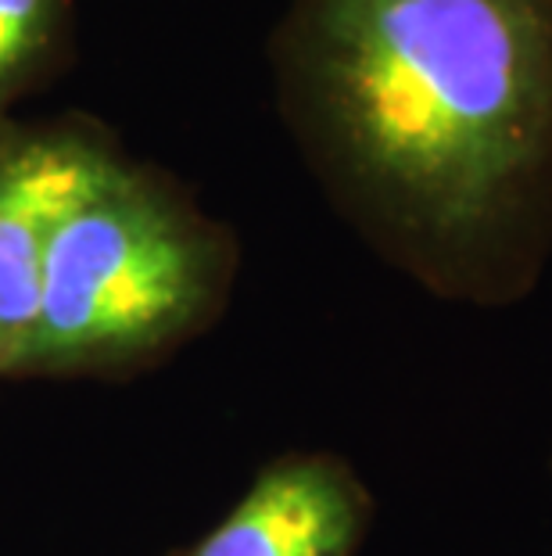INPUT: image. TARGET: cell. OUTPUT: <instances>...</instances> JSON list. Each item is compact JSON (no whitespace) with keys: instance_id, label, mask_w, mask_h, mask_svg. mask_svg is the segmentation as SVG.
Returning <instances> with one entry per match:
<instances>
[{"instance_id":"obj_2","label":"cell","mask_w":552,"mask_h":556,"mask_svg":"<svg viewBox=\"0 0 552 556\" xmlns=\"http://www.w3.org/2000/svg\"><path fill=\"white\" fill-rule=\"evenodd\" d=\"M238 269L233 227L119 148L54 230L40 316L11 381L144 374L219 324Z\"/></svg>"},{"instance_id":"obj_1","label":"cell","mask_w":552,"mask_h":556,"mask_svg":"<svg viewBox=\"0 0 552 556\" xmlns=\"http://www.w3.org/2000/svg\"><path fill=\"white\" fill-rule=\"evenodd\" d=\"M277 109L334 212L441 302L502 309L552 258V0H291Z\"/></svg>"},{"instance_id":"obj_3","label":"cell","mask_w":552,"mask_h":556,"mask_svg":"<svg viewBox=\"0 0 552 556\" xmlns=\"http://www.w3.org/2000/svg\"><path fill=\"white\" fill-rule=\"evenodd\" d=\"M123 144L104 123H0V381H11L40 316L47 252L65 212Z\"/></svg>"},{"instance_id":"obj_4","label":"cell","mask_w":552,"mask_h":556,"mask_svg":"<svg viewBox=\"0 0 552 556\" xmlns=\"http://www.w3.org/2000/svg\"><path fill=\"white\" fill-rule=\"evenodd\" d=\"M373 492L345 456L295 448L258 467L233 510L176 556H359Z\"/></svg>"},{"instance_id":"obj_5","label":"cell","mask_w":552,"mask_h":556,"mask_svg":"<svg viewBox=\"0 0 552 556\" xmlns=\"http://www.w3.org/2000/svg\"><path fill=\"white\" fill-rule=\"evenodd\" d=\"M76 0H0V123L68 62Z\"/></svg>"}]
</instances>
